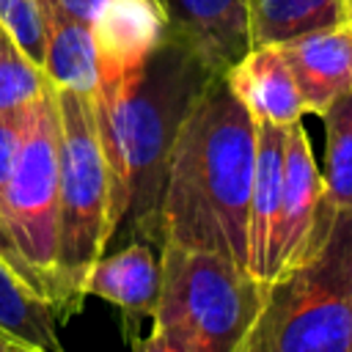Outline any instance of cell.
Wrapping results in <instances>:
<instances>
[{"label": "cell", "instance_id": "cb8c5ba5", "mask_svg": "<svg viewBox=\"0 0 352 352\" xmlns=\"http://www.w3.org/2000/svg\"><path fill=\"white\" fill-rule=\"evenodd\" d=\"M344 11H346V25L352 30V0H344Z\"/></svg>", "mask_w": 352, "mask_h": 352}, {"label": "cell", "instance_id": "7402d4cb", "mask_svg": "<svg viewBox=\"0 0 352 352\" xmlns=\"http://www.w3.org/2000/svg\"><path fill=\"white\" fill-rule=\"evenodd\" d=\"M135 352H182L157 324L151 327V333L146 336V338H140L138 344H135Z\"/></svg>", "mask_w": 352, "mask_h": 352}, {"label": "cell", "instance_id": "30bf717a", "mask_svg": "<svg viewBox=\"0 0 352 352\" xmlns=\"http://www.w3.org/2000/svg\"><path fill=\"white\" fill-rule=\"evenodd\" d=\"M278 47L294 74L305 113L322 116L338 96L352 91V30L349 25L314 30V33H305Z\"/></svg>", "mask_w": 352, "mask_h": 352}, {"label": "cell", "instance_id": "484cf974", "mask_svg": "<svg viewBox=\"0 0 352 352\" xmlns=\"http://www.w3.org/2000/svg\"><path fill=\"white\" fill-rule=\"evenodd\" d=\"M0 352H3V346H0Z\"/></svg>", "mask_w": 352, "mask_h": 352}, {"label": "cell", "instance_id": "9c48e42d", "mask_svg": "<svg viewBox=\"0 0 352 352\" xmlns=\"http://www.w3.org/2000/svg\"><path fill=\"white\" fill-rule=\"evenodd\" d=\"M283 151L286 126L256 121V168L248 217V272L264 286L275 278V234L283 201Z\"/></svg>", "mask_w": 352, "mask_h": 352}, {"label": "cell", "instance_id": "7c38bea8", "mask_svg": "<svg viewBox=\"0 0 352 352\" xmlns=\"http://www.w3.org/2000/svg\"><path fill=\"white\" fill-rule=\"evenodd\" d=\"M226 80L236 99L248 107L253 121L289 126L302 121L305 104L297 91L294 74L278 44L250 47L228 72Z\"/></svg>", "mask_w": 352, "mask_h": 352}, {"label": "cell", "instance_id": "52a82bcc", "mask_svg": "<svg viewBox=\"0 0 352 352\" xmlns=\"http://www.w3.org/2000/svg\"><path fill=\"white\" fill-rule=\"evenodd\" d=\"M336 214L338 209L327 204L322 190V173L314 160L311 138L302 121H294L286 126L283 201L275 234V275L300 264L324 239Z\"/></svg>", "mask_w": 352, "mask_h": 352}, {"label": "cell", "instance_id": "9a60e30c", "mask_svg": "<svg viewBox=\"0 0 352 352\" xmlns=\"http://www.w3.org/2000/svg\"><path fill=\"white\" fill-rule=\"evenodd\" d=\"M250 47L286 44L314 30L346 25L344 0H245Z\"/></svg>", "mask_w": 352, "mask_h": 352}, {"label": "cell", "instance_id": "8992f818", "mask_svg": "<svg viewBox=\"0 0 352 352\" xmlns=\"http://www.w3.org/2000/svg\"><path fill=\"white\" fill-rule=\"evenodd\" d=\"M58 99L47 85L25 107L16 162L0 201V253L50 305L55 302L58 261Z\"/></svg>", "mask_w": 352, "mask_h": 352}, {"label": "cell", "instance_id": "d4e9b609", "mask_svg": "<svg viewBox=\"0 0 352 352\" xmlns=\"http://www.w3.org/2000/svg\"><path fill=\"white\" fill-rule=\"evenodd\" d=\"M154 3H157V0H154ZM160 11H162V8H160Z\"/></svg>", "mask_w": 352, "mask_h": 352}, {"label": "cell", "instance_id": "7a4b0ae2", "mask_svg": "<svg viewBox=\"0 0 352 352\" xmlns=\"http://www.w3.org/2000/svg\"><path fill=\"white\" fill-rule=\"evenodd\" d=\"M209 72L165 38L129 74H99L91 94L96 132L110 173L116 228L129 217L138 239L160 242V201L176 126Z\"/></svg>", "mask_w": 352, "mask_h": 352}, {"label": "cell", "instance_id": "e0dca14e", "mask_svg": "<svg viewBox=\"0 0 352 352\" xmlns=\"http://www.w3.org/2000/svg\"><path fill=\"white\" fill-rule=\"evenodd\" d=\"M322 190L330 206L352 212V91L338 96L324 113Z\"/></svg>", "mask_w": 352, "mask_h": 352}, {"label": "cell", "instance_id": "5bb4252c", "mask_svg": "<svg viewBox=\"0 0 352 352\" xmlns=\"http://www.w3.org/2000/svg\"><path fill=\"white\" fill-rule=\"evenodd\" d=\"M44 19H47L44 74L50 85L94 94L96 88L94 25L66 14L55 0H44Z\"/></svg>", "mask_w": 352, "mask_h": 352}, {"label": "cell", "instance_id": "4fadbf2b", "mask_svg": "<svg viewBox=\"0 0 352 352\" xmlns=\"http://www.w3.org/2000/svg\"><path fill=\"white\" fill-rule=\"evenodd\" d=\"M162 289V261L146 239L102 253L85 278V297H102L126 316H154Z\"/></svg>", "mask_w": 352, "mask_h": 352}, {"label": "cell", "instance_id": "277c9868", "mask_svg": "<svg viewBox=\"0 0 352 352\" xmlns=\"http://www.w3.org/2000/svg\"><path fill=\"white\" fill-rule=\"evenodd\" d=\"M58 146V261L55 316H72L85 300V278L116 234L110 173L102 154L91 94L55 88Z\"/></svg>", "mask_w": 352, "mask_h": 352}, {"label": "cell", "instance_id": "ba28073f", "mask_svg": "<svg viewBox=\"0 0 352 352\" xmlns=\"http://www.w3.org/2000/svg\"><path fill=\"white\" fill-rule=\"evenodd\" d=\"M165 33L209 74H226L248 50L245 0H157Z\"/></svg>", "mask_w": 352, "mask_h": 352}, {"label": "cell", "instance_id": "8fae6325", "mask_svg": "<svg viewBox=\"0 0 352 352\" xmlns=\"http://www.w3.org/2000/svg\"><path fill=\"white\" fill-rule=\"evenodd\" d=\"M94 38L96 77L138 72L168 38L165 14L154 0H110L94 22Z\"/></svg>", "mask_w": 352, "mask_h": 352}, {"label": "cell", "instance_id": "6da1fadb", "mask_svg": "<svg viewBox=\"0 0 352 352\" xmlns=\"http://www.w3.org/2000/svg\"><path fill=\"white\" fill-rule=\"evenodd\" d=\"M253 168L256 121L226 74H209L170 143L160 242L214 250L248 270Z\"/></svg>", "mask_w": 352, "mask_h": 352}, {"label": "cell", "instance_id": "d6986e66", "mask_svg": "<svg viewBox=\"0 0 352 352\" xmlns=\"http://www.w3.org/2000/svg\"><path fill=\"white\" fill-rule=\"evenodd\" d=\"M0 25L44 69V44H47L44 0H0Z\"/></svg>", "mask_w": 352, "mask_h": 352}, {"label": "cell", "instance_id": "ffe728a7", "mask_svg": "<svg viewBox=\"0 0 352 352\" xmlns=\"http://www.w3.org/2000/svg\"><path fill=\"white\" fill-rule=\"evenodd\" d=\"M22 129H25V110L0 113V201H3V192L8 187L14 162H16Z\"/></svg>", "mask_w": 352, "mask_h": 352}, {"label": "cell", "instance_id": "4316f807", "mask_svg": "<svg viewBox=\"0 0 352 352\" xmlns=\"http://www.w3.org/2000/svg\"><path fill=\"white\" fill-rule=\"evenodd\" d=\"M157 6H160V3H157Z\"/></svg>", "mask_w": 352, "mask_h": 352}, {"label": "cell", "instance_id": "5b68a950", "mask_svg": "<svg viewBox=\"0 0 352 352\" xmlns=\"http://www.w3.org/2000/svg\"><path fill=\"white\" fill-rule=\"evenodd\" d=\"M162 289L154 324L182 352H239L264 300L242 264L223 253L162 245Z\"/></svg>", "mask_w": 352, "mask_h": 352}, {"label": "cell", "instance_id": "3957f363", "mask_svg": "<svg viewBox=\"0 0 352 352\" xmlns=\"http://www.w3.org/2000/svg\"><path fill=\"white\" fill-rule=\"evenodd\" d=\"M239 352H352V212L264 286Z\"/></svg>", "mask_w": 352, "mask_h": 352}, {"label": "cell", "instance_id": "603a6c76", "mask_svg": "<svg viewBox=\"0 0 352 352\" xmlns=\"http://www.w3.org/2000/svg\"><path fill=\"white\" fill-rule=\"evenodd\" d=\"M0 346H3V352H44V349H38V346H28V344H22V341H14V338H8V336H3V333H0Z\"/></svg>", "mask_w": 352, "mask_h": 352}, {"label": "cell", "instance_id": "ac0fdd59", "mask_svg": "<svg viewBox=\"0 0 352 352\" xmlns=\"http://www.w3.org/2000/svg\"><path fill=\"white\" fill-rule=\"evenodd\" d=\"M44 69L19 47V41L0 25V113L25 110L47 91Z\"/></svg>", "mask_w": 352, "mask_h": 352}, {"label": "cell", "instance_id": "2e32d148", "mask_svg": "<svg viewBox=\"0 0 352 352\" xmlns=\"http://www.w3.org/2000/svg\"><path fill=\"white\" fill-rule=\"evenodd\" d=\"M0 333L38 346L44 352H63L55 333V311L50 300L33 289L16 267L0 253Z\"/></svg>", "mask_w": 352, "mask_h": 352}, {"label": "cell", "instance_id": "44dd1931", "mask_svg": "<svg viewBox=\"0 0 352 352\" xmlns=\"http://www.w3.org/2000/svg\"><path fill=\"white\" fill-rule=\"evenodd\" d=\"M66 14H72V16H77V19H82V22H88V25H94L96 22V16L102 14V8L110 3V0H55Z\"/></svg>", "mask_w": 352, "mask_h": 352}]
</instances>
